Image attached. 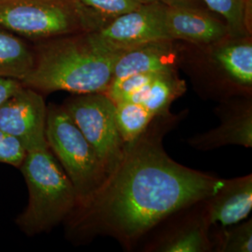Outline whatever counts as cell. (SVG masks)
<instances>
[{
  "label": "cell",
  "instance_id": "52a82bcc",
  "mask_svg": "<svg viewBox=\"0 0 252 252\" xmlns=\"http://www.w3.org/2000/svg\"><path fill=\"white\" fill-rule=\"evenodd\" d=\"M63 108L92 145L107 175L121 162L126 143L119 133L115 104L106 93L75 94Z\"/></svg>",
  "mask_w": 252,
  "mask_h": 252
},
{
  "label": "cell",
  "instance_id": "ac0fdd59",
  "mask_svg": "<svg viewBox=\"0 0 252 252\" xmlns=\"http://www.w3.org/2000/svg\"><path fill=\"white\" fill-rule=\"evenodd\" d=\"M114 104L118 130L126 145L136 140L156 118L138 103L121 101Z\"/></svg>",
  "mask_w": 252,
  "mask_h": 252
},
{
  "label": "cell",
  "instance_id": "7a4b0ae2",
  "mask_svg": "<svg viewBox=\"0 0 252 252\" xmlns=\"http://www.w3.org/2000/svg\"><path fill=\"white\" fill-rule=\"evenodd\" d=\"M34 65L23 85L41 94L106 93L121 53L98 45L89 33L32 42Z\"/></svg>",
  "mask_w": 252,
  "mask_h": 252
},
{
  "label": "cell",
  "instance_id": "d6986e66",
  "mask_svg": "<svg viewBox=\"0 0 252 252\" xmlns=\"http://www.w3.org/2000/svg\"><path fill=\"white\" fill-rule=\"evenodd\" d=\"M223 228V227H222ZM212 251L219 252H252V220L222 229L211 239Z\"/></svg>",
  "mask_w": 252,
  "mask_h": 252
},
{
  "label": "cell",
  "instance_id": "ffe728a7",
  "mask_svg": "<svg viewBox=\"0 0 252 252\" xmlns=\"http://www.w3.org/2000/svg\"><path fill=\"white\" fill-rule=\"evenodd\" d=\"M84 6L94 10L107 23L113 19L137 9L142 3L138 0H79Z\"/></svg>",
  "mask_w": 252,
  "mask_h": 252
},
{
  "label": "cell",
  "instance_id": "3957f363",
  "mask_svg": "<svg viewBox=\"0 0 252 252\" xmlns=\"http://www.w3.org/2000/svg\"><path fill=\"white\" fill-rule=\"evenodd\" d=\"M180 66L205 98L221 102L252 95V36H229L207 45L180 44Z\"/></svg>",
  "mask_w": 252,
  "mask_h": 252
},
{
  "label": "cell",
  "instance_id": "2e32d148",
  "mask_svg": "<svg viewBox=\"0 0 252 252\" xmlns=\"http://www.w3.org/2000/svg\"><path fill=\"white\" fill-rule=\"evenodd\" d=\"M33 44L0 25V78L24 81L34 65Z\"/></svg>",
  "mask_w": 252,
  "mask_h": 252
},
{
  "label": "cell",
  "instance_id": "7402d4cb",
  "mask_svg": "<svg viewBox=\"0 0 252 252\" xmlns=\"http://www.w3.org/2000/svg\"><path fill=\"white\" fill-rule=\"evenodd\" d=\"M23 86V83L15 79L0 78V106Z\"/></svg>",
  "mask_w": 252,
  "mask_h": 252
},
{
  "label": "cell",
  "instance_id": "30bf717a",
  "mask_svg": "<svg viewBox=\"0 0 252 252\" xmlns=\"http://www.w3.org/2000/svg\"><path fill=\"white\" fill-rule=\"evenodd\" d=\"M216 114L220 119V125L189 138L187 142L190 147L204 152L228 145L252 148V95L234 96L221 101L217 107Z\"/></svg>",
  "mask_w": 252,
  "mask_h": 252
},
{
  "label": "cell",
  "instance_id": "603a6c76",
  "mask_svg": "<svg viewBox=\"0 0 252 252\" xmlns=\"http://www.w3.org/2000/svg\"><path fill=\"white\" fill-rule=\"evenodd\" d=\"M140 3H152V2H161L162 4L169 7H200L205 8V4L202 0H138Z\"/></svg>",
  "mask_w": 252,
  "mask_h": 252
},
{
  "label": "cell",
  "instance_id": "5bb4252c",
  "mask_svg": "<svg viewBox=\"0 0 252 252\" xmlns=\"http://www.w3.org/2000/svg\"><path fill=\"white\" fill-rule=\"evenodd\" d=\"M203 202V201H202ZM201 202V204H202ZM180 225L162 234L150 251L160 252H207L212 251L210 227L203 207Z\"/></svg>",
  "mask_w": 252,
  "mask_h": 252
},
{
  "label": "cell",
  "instance_id": "9a60e30c",
  "mask_svg": "<svg viewBox=\"0 0 252 252\" xmlns=\"http://www.w3.org/2000/svg\"><path fill=\"white\" fill-rule=\"evenodd\" d=\"M187 90V85L178 74V69L159 72L153 80L124 101L144 106L154 117L166 114L172 103ZM121 102V101H120Z\"/></svg>",
  "mask_w": 252,
  "mask_h": 252
},
{
  "label": "cell",
  "instance_id": "44dd1931",
  "mask_svg": "<svg viewBox=\"0 0 252 252\" xmlns=\"http://www.w3.org/2000/svg\"><path fill=\"white\" fill-rule=\"evenodd\" d=\"M26 148L15 137L0 130V162L20 167L27 155Z\"/></svg>",
  "mask_w": 252,
  "mask_h": 252
},
{
  "label": "cell",
  "instance_id": "7c38bea8",
  "mask_svg": "<svg viewBox=\"0 0 252 252\" xmlns=\"http://www.w3.org/2000/svg\"><path fill=\"white\" fill-rule=\"evenodd\" d=\"M202 207L210 226L225 228L241 222L252 212V174L224 180L211 196L202 202Z\"/></svg>",
  "mask_w": 252,
  "mask_h": 252
},
{
  "label": "cell",
  "instance_id": "6da1fadb",
  "mask_svg": "<svg viewBox=\"0 0 252 252\" xmlns=\"http://www.w3.org/2000/svg\"><path fill=\"white\" fill-rule=\"evenodd\" d=\"M181 115L154 118L142 135L126 145L117 166L90 194L77 199L63 221L68 238L90 241L110 236L131 248L173 214L211 196L224 182L174 161L162 138Z\"/></svg>",
  "mask_w": 252,
  "mask_h": 252
},
{
  "label": "cell",
  "instance_id": "e0dca14e",
  "mask_svg": "<svg viewBox=\"0 0 252 252\" xmlns=\"http://www.w3.org/2000/svg\"><path fill=\"white\" fill-rule=\"evenodd\" d=\"M225 21L232 36H252V0H202Z\"/></svg>",
  "mask_w": 252,
  "mask_h": 252
},
{
  "label": "cell",
  "instance_id": "8fae6325",
  "mask_svg": "<svg viewBox=\"0 0 252 252\" xmlns=\"http://www.w3.org/2000/svg\"><path fill=\"white\" fill-rule=\"evenodd\" d=\"M163 24L171 40L207 45L231 36L223 19L206 8L165 6Z\"/></svg>",
  "mask_w": 252,
  "mask_h": 252
},
{
  "label": "cell",
  "instance_id": "8992f818",
  "mask_svg": "<svg viewBox=\"0 0 252 252\" xmlns=\"http://www.w3.org/2000/svg\"><path fill=\"white\" fill-rule=\"evenodd\" d=\"M46 139L78 198L90 194L106 179L99 157L63 106L50 105L47 108Z\"/></svg>",
  "mask_w": 252,
  "mask_h": 252
},
{
  "label": "cell",
  "instance_id": "5b68a950",
  "mask_svg": "<svg viewBox=\"0 0 252 252\" xmlns=\"http://www.w3.org/2000/svg\"><path fill=\"white\" fill-rule=\"evenodd\" d=\"M106 24L79 0H0V25L30 42L94 32Z\"/></svg>",
  "mask_w": 252,
  "mask_h": 252
},
{
  "label": "cell",
  "instance_id": "9c48e42d",
  "mask_svg": "<svg viewBox=\"0 0 252 252\" xmlns=\"http://www.w3.org/2000/svg\"><path fill=\"white\" fill-rule=\"evenodd\" d=\"M47 108L41 93L23 85L0 106V130L15 137L27 152L49 148Z\"/></svg>",
  "mask_w": 252,
  "mask_h": 252
},
{
  "label": "cell",
  "instance_id": "277c9868",
  "mask_svg": "<svg viewBox=\"0 0 252 252\" xmlns=\"http://www.w3.org/2000/svg\"><path fill=\"white\" fill-rule=\"evenodd\" d=\"M20 168L28 203L15 223L28 236L50 232L72 212L78 199L75 188L49 148L27 152Z\"/></svg>",
  "mask_w": 252,
  "mask_h": 252
},
{
  "label": "cell",
  "instance_id": "4fadbf2b",
  "mask_svg": "<svg viewBox=\"0 0 252 252\" xmlns=\"http://www.w3.org/2000/svg\"><path fill=\"white\" fill-rule=\"evenodd\" d=\"M180 43L176 40H157L122 52L115 62L112 80L144 73L178 69Z\"/></svg>",
  "mask_w": 252,
  "mask_h": 252
},
{
  "label": "cell",
  "instance_id": "ba28073f",
  "mask_svg": "<svg viewBox=\"0 0 252 252\" xmlns=\"http://www.w3.org/2000/svg\"><path fill=\"white\" fill-rule=\"evenodd\" d=\"M165 6L161 2L141 4L137 9L90 32L91 36L98 45L114 53L152 41L171 40L163 24Z\"/></svg>",
  "mask_w": 252,
  "mask_h": 252
}]
</instances>
